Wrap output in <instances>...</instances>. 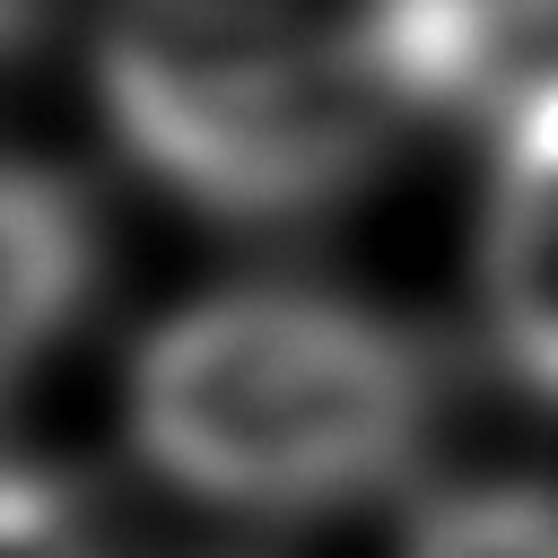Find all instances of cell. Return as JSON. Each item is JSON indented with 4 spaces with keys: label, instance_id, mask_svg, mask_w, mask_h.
Here are the masks:
<instances>
[{
    "label": "cell",
    "instance_id": "cell-1",
    "mask_svg": "<svg viewBox=\"0 0 558 558\" xmlns=\"http://www.w3.org/2000/svg\"><path fill=\"white\" fill-rule=\"evenodd\" d=\"M558 0H113L96 87L122 148L218 218H305L462 105H514Z\"/></svg>",
    "mask_w": 558,
    "mask_h": 558
},
{
    "label": "cell",
    "instance_id": "cell-2",
    "mask_svg": "<svg viewBox=\"0 0 558 558\" xmlns=\"http://www.w3.org/2000/svg\"><path fill=\"white\" fill-rule=\"evenodd\" d=\"M436 357L340 288L253 279L192 296L131 366V445L227 514H331L410 471Z\"/></svg>",
    "mask_w": 558,
    "mask_h": 558
},
{
    "label": "cell",
    "instance_id": "cell-3",
    "mask_svg": "<svg viewBox=\"0 0 558 558\" xmlns=\"http://www.w3.org/2000/svg\"><path fill=\"white\" fill-rule=\"evenodd\" d=\"M480 296L497 357L558 401V70L497 113V183L480 227Z\"/></svg>",
    "mask_w": 558,
    "mask_h": 558
},
{
    "label": "cell",
    "instance_id": "cell-4",
    "mask_svg": "<svg viewBox=\"0 0 558 558\" xmlns=\"http://www.w3.org/2000/svg\"><path fill=\"white\" fill-rule=\"evenodd\" d=\"M87 209L61 174L44 166H17L9 174V349L35 357L70 314H78V288H87Z\"/></svg>",
    "mask_w": 558,
    "mask_h": 558
},
{
    "label": "cell",
    "instance_id": "cell-5",
    "mask_svg": "<svg viewBox=\"0 0 558 558\" xmlns=\"http://www.w3.org/2000/svg\"><path fill=\"white\" fill-rule=\"evenodd\" d=\"M401 558H558V488L541 480H480V488H436Z\"/></svg>",
    "mask_w": 558,
    "mask_h": 558
}]
</instances>
